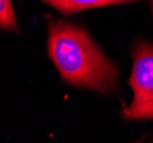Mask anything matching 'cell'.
Here are the masks:
<instances>
[{"instance_id":"6da1fadb","label":"cell","mask_w":153,"mask_h":143,"mask_svg":"<svg viewBox=\"0 0 153 143\" xmlns=\"http://www.w3.org/2000/svg\"><path fill=\"white\" fill-rule=\"evenodd\" d=\"M48 55L61 77L76 87L110 94L118 88L119 72L88 32L66 21L48 24Z\"/></svg>"},{"instance_id":"7a4b0ae2","label":"cell","mask_w":153,"mask_h":143,"mask_svg":"<svg viewBox=\"0 0 153 143\" xmlns=\"http://www.w3.org/2000/svg\"><path fill=\"white\" fill-rule=\"evenodd\" d=\"M128 84L134 92L133 102L125 108L129 120L153 119V44L140 41L133 51V70Z\"/></svg>"},{"instance_id":"3957f363","label":"cell","mask_w":153,"mask_h":143,"mask_svg":"<svg viewBox=\"0 0 153 143\" xmlns=\"http://www.w3.org/2000/svg\"><path fill=\"white\" fill-rule=\"evenodd\" d=\"M41 1L55 8L61 13L70 15L86 9L114 6V5H127V4L138 2L140 0H41Z\"/></svg>"},{"instance_id":"277c9868","label":"cell","mask_w":153,"mask_h":143,"mask_svg":"<svg viewBox=\"0 0 153 143\" xmlns=\"http://www.w3.org/2000/svg\"><path fill=\"white\" fill-rule=\"evenodd\" d=\"M0 25L4 30L17 32V22L12 0H0Z\"/></svg>"},{"instance_id":"5b68a950","label":"cell","mask_w":153,"mask_h":143,"mask_svg":"<svg viewBox=\"0 0 153 143\" xmlns=\"http://www.w3.org/2000/svg\"><path fill=\"white\" fill-rule=\"evenodd\" d=\"M150 2V6H151V9H152V14H153V0H149Z\"/></svg>"}]
</instances>
